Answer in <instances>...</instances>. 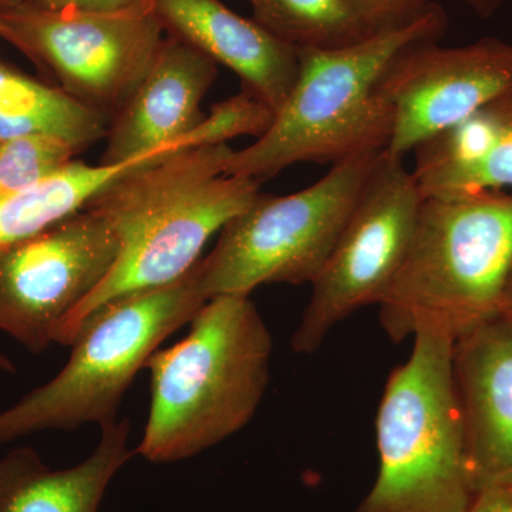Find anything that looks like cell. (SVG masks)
<instances>
[{
    "instance_id": "cell-1",
    "label": "cell",
    "mask_w": 512,
    "mask_h": 512,
    "mask_svg": "<svg viewBox=\"0 0 512 512\" xmlns=\"http://www.w3.org/2000/svg\"><path fill=\"white\" fill-rule=\"evenodd\" d=\"M228 144L188 147L127 171L86 205L120 242L107 278L74 309L55 343L70 345L103 306L183 278L205 245L261 194V184L225 174Z\"/></svg>"
},
{
    "instance_id": "cell-2",
    "label": "cell",
    "mask_w": 512,
    "mask_h": 512,
    "mask_svg": "<svg viewBox=\"0 0 512 512\" xmlns=\"http://www.w3.org/2000/svg\"><path fill=\"white\" fill-rule=\"evenodd\" d=\"M190 333L148 357L151 403L134 454L154 464L198 456L244 429L269 383L274 340L249 296L212 298Z\"/></svg>"
},
{
    "instance_id": "cell-3",
    "label": "cell",
    "mask_w": 512,
    "mask_h": 512,
    "mask_svg": "<svg viewBox=\"0 0 512 512\" xmlns=\"http://www.w3.org/2000/svg\"><path fill=\"white\" fill-rule=\"evenodd\" d=\"M447 28L439 5L407 25L338 49L299 50L292 90L264 136L229 157L225 174L256 183L299 163L332 165L386 150L392 137V109L377 84L406 47L437 42Z\"/></svg>"
},
{
    "instance_id": "cell-4",
    "label": "cell",
    "mask_w": 512,
    "mask_h": 512,
    "mask_svg": "<svg viewBox=\"0 0 512 512\" xmlns=\"http://www.w3.org/2000/svg\"><path fill=\"white\" fill-rule=\"evenodd\" d=\"M512 271V192L424 198L413 237L379 303L393 343L424 326L454 339L500 315Z\"/></svg>"
},
{
    "instance_id": "cell-5",
    "label": "cell",
    "mask_w": 512,
    "mask_h": 512,
    "mask_svg": "<svg viewBox=\"0 0 512 512\" xmlns=\"http://www.w3.org/2000/svg\"><path fill=\"white\" fill-rule=\"evenodd\" d=\"M413 339L412 356L384 387L379 473L355 512H467L476 497L454 383L456 339L434 326Z\"/></svg>"
},
{
    "instance_id": "cell-6",
    "label": "cell",
    "mask_w": 512,
    "mask_h": 512,
    "mask_svg": "<svg viewBox=\"0 0 512 512\" xmlns=\"http://www.w3.org/2000/svg\"><path fill=\"white\" fill-rule=\"evenodd\" d=\"M195 266L173 284L103 306L74 339L66 366L0 412V446L40 431L116 421L121 400L148 357L207 302Z\"/></svg>"
},
{
    "instance_id": "cell-7",
    "label": "cell",
    "mask_w": 512,
    "mask_h": 512,
    "mask_svg": "<svg viewBox=\"0 0 512 512\" xmlns=\"http://www.w3.org/2000/svg\"><path fill=\"white\" fill-rule=\"evenodd\" d=\"M386 151V150H384ZM384 151L332 165L311 187L259 194L195 266L205 301L266 284H313Z\"/></svg>"
},
{
    "instance_id": "cell-8",
    "label": "cell",
    "mask_w": 512,
    "mask_h": 512,
    "mask_svg": "<svg viewBox=\"0 0 512 512\" xmlns=\"http://www.w3.org/2000/svg\"><path fill=\"white\" fill-rule=\"evenodd\" d=\"M16 49L55 74L60 89L111 117L144 79L167 32L153 0L111 12L0 6Z\"/></svg>"
},
{
    "instance_id": "cell-9",
    "label": "cell",
    "mask_w": 512,
    "mask_h": 512,
    "mask_svg": "<svg viewBox=\"0 0 512 512\" xmlns=\"http://www.w3.org/2000/svg\"><path fill=\"white\" fill-rule=\"evenodd\" d=\"M424 197L403 158L384 151L340 232L292 336L293 352L312 355L338 323L379 305L402 265Z\"/></svg>"
},
{
    "instance_id": "cell-10",
    "label": "cell",
    "mask_w": 512,
    "mask_h": 512,
    "mask_svg": "<svg viewBox=\"0 0 512 512\" xmlns=\"http://www.w3.org/2000/svg\"><path fill=\"white\" fill-rule=\"evenodd\" d=\"M109 222L92 210L50 225L0 254V332L40 355L119 258Z\"/></svg>"
},
{
    "instance_id": "cell-11",
    "label": "cell",
    "mask_w": 512,
    "mask_h": 512,
    "mask_svg": "<svg viewBox=\"0 0 512 512\" xmlns=\"http://www.w3.org/2000/svg\"><path fill=\"white\" fill-rule=\"evenodd\" d=\"M376 92L393 113L386 153L404 158L512 94V42L484 37L457 47L416 43L394 57Z\"/></svg>"
},
{
    "instance_id": "cell-12",
    "label": "cell",
    "mask_w": 512,
    "mask_h": 512,
    "mask_svg": "<svg viewBox=\"0 0 512 512\" xmlns=\"http://www.w3.org/2000/svg\"><path fill=\"white\" fill-rule=\"evenodd\" d=\"M453 373L477 494L512 481V318L495 316L456 339Z\"/></svg>"
},
{
    "instance_id": "cell-13",
    "label": "cell",
    "mask_w": 512,
    "mask_h": 512,
    "mask_svg": "<svg viewBox=\"0 0 512 512\" xmlns=\"http://www.w3.org/2000/svg\"><path fill=\"white\" fill-rule=\"evenodd\" d=\"M218 64L180 37L165 36L136 92L113 117L101 164H121L190 137Z\"/></svg>"
},
{
    "instance_id": "cell-14",
    "label": "cell",
    "mask_w": 512,
    "mask_h": 512,
    "mask_svg": "<svg viewBox=\"0 0 512 512\" xmlns=\"http://www.w3.org/2000/svg\"><path fill=\"white\" fill-rule=\"evenodd\" d=\"M165 29L237 74L244 89L278 111L299 70V50L221 0H153Z\"/></svg>"
},
{
    "instance_id": "cell-15",
    "label": "cell",
    "mask_w": 512,
    "mask_h": 512,
    "mask_svg": "<svg viewBox=\"0 0 512 512\" xmlns=\"http://www.w3.org/2000/svg\"><path fill=\"white\" fill-rule=\"evenodd\" d=\"M99 444L82 463L47 466L35 448H12L0 457V512H99L111 481L133 457L130 421L100 427Z\"/></svg>"
},
{
    "instance_id": "cell-16",
    "label": "cell",
    "mask_w": 512,
    "mask_h": 512,
    "mask_svg": "<svg viewBox=\"0 0 512 512\" xmlns=\"http://www.w3.org/2000/svg\"><path fill=\"white\" fill-rule=\"evenodd\" d=\"M424 198L512 188V94L413 151Z\"/></svg>"
},
{
    "instance_id": "cell-17",
    "label": "cell",
    "mask_w": 512,
    "mask_h": 512,
    "mask_svg": "<svg viewBox=\"0 0 512 512\" xmlns=\"http://www.w3.org/2000/svg\"><path fill=\"white\" fill-rule=\"evenodd\" d=\"M109 124L101 111L0 62V141L52 134L84 150L106 137Z\"/></svg>"
},
{
    "instance_id": "cell-18",
    "label": "cell",
    "mask_w": 512,
    "mask_h": 512,
    "mask_svg": "<svg viewBox=\"0 0 512 512\" xmlns=\"http://www.w3.org/2000/svg\"><path fill=\"white\" fill-rule=\"evenodd\" d=\"M137 165L138 160L99 165L74 160L42 184L0 201V254L82 211L111 181Z\"/></svg>"
},
{
    "instance_id": "cell-19",
    "label": "cell",
    "mask_w": 512,
    "mask_h": 512,
    "mask_svg": "<svg viewBox=\"0 0 512 512\" xmlns=\"http://www.w3.org/2000/svg\"><path fill=\"white\" fill-rule=\"evenodd\" d=\"M254 20L295 49H338L372 36L346 0H248ZM377 33V32H376Z\"/></svg>"
},
{
    "instance_id": "cell-20",
    "label": "cell",
    "mask_w": 512,
    "mask_h": 512,
    "mask_svg": "<svg viewBox=\"0 0 512 512\" xmlns=\"http://www.w3.org/2000/svg\"><path fill=\"white\" fill-rule=\"evenodd\" d=\"M82 148L52 134L0 141V201L30 190L72 164Z\"/></svg>"
},
{
    "instance_id": "cell-21",
    "label": "cell",
    "mask_w": 512,
    "mask_h": 512,
    "mask_svg": "<svg viewBox=\"0 0 512 512\" xmlns=\"http://www.w3.org/2000/svg\"><path fill=\"white\" fill-rule=\"evenodd\" d=\"M274 119L275 111L255 94L244 89L237 96L212 106L198 130L204 138L205 146L228 144L229 140L237 137L264 136Z\"/></svg>"
},
{
    "instance_id": "cell-22",
    "label": "cell",
    "mask_w": 512,
    "mask_h": 512,
    "mask_svg": "<svg viewBox=\"0 0 512 512\" xmlns=\"http://www.w3.org/2000/svg\"><path fill=\"white\" fill-rule=\"evenodd\" d=\"M346 3L375 33L407 25L431 5L430 0H346Z\"/></svg>"
},
{
    "instance_id": "cell-23",
    "label": "cell",
    "mask_w": 512,
    "mask_h": 512,
    "mask_svg": "<svg viewBox=\"0 0 512 512\" xmlns=\"http://www.w3.org/2000/svg\"><path fill=\"white\" fill-rule=\"evenodd\" d=\"M140 0H23L32 8L49 10V12H111L134 5Z\"/></svg>"
},
{
    "instance_id": "cell-24",
    "label": "cell",
    "mask_w": 512,
    "mask_h": 512,
    "mask_svg": "<svg viewBox=\"0 0 512 512\" xmlns=\"http://www.w3.org/2000/svg\"><path fill=\"white\" fill-rule=\"evenodd\" d=\"M467 512H512V481L478 491Z\"/></svg>"
},
{
    "instance_id": "cell-25",
    "label": "cell",
    "mask_w": 512,
    "mask_h": 512,
    "mask_svg": "<svg viewBox=\"0 0 512 512\" xmlns=\"http://www.w3.org/2000/svg\"><path fill=\"white\" fill-rule=\"evenodd\" d=\"M463 2L480 18L490 19L501 9L504 0H463Z\"/></svg>"
},
{
    "instance_id": "cell-26",
    "label": "cell",
    "mask_w": 512,
    "mask_h": 512,
    "mask_svg": "<svg viewBox=\"0 0 512 512\" xmlns=\"http://www.w3.org/2000/svg\"><path fill=\"white\" fill-rule=\"evenodd\" d=\"M500 315L512 318V271L505 284L503 298H501Z\"/></svg>"
},
{
    "instance_id": "cell-27",
    "label": "cell",
    "mask_w": 512,
    "mask_h": 512,
    "mask_svg": "<svg viewBox=\"0 0 512 512\" xmlns=\"http://www.w3.org/2000/svg\"><path fill=\"white\" fill-rule=\"evenodd\" d=\"M0 37H2L3 40H6V42L10 43V45L16 46L15 37H13L12 33H10V30L6 28L2 22H0Z\"/></svg>"
},
{
    "instance_id": "cell-28",
    "label": "cell",
    "mask_w": 512,
    "mask_h": 512,
    "mask_svg": "<svg viewBox=\"0 0 512 512\" xmlns=\"http://www.w3.org/2000/svg\"><path fill=\"white\" fill-rule=\"evenodd\" d=\"M0 370H5V372H13L15 370L13 363L2 353H0Z\"/></svg>"
},
{
    "instance_id": "cell-29",
    "label": "cell",
    "mask_w": 512,
    "mask_h": 512,
    "mask_svg": "<svg viewBox=\"0 0 512 512\" xmlns=\"http://www.w3.org/2000/svg\"><path fill=\"white\" fill-rule=\"evenodd\" d=\"M23 0H0V6L20 5Z\"/></svg>"
}]
</instances>
